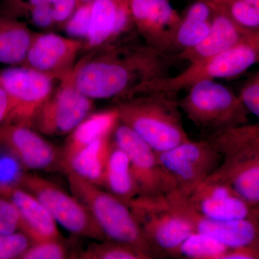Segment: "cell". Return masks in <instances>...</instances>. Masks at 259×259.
<instances>
[{"label":"cell","mask_w":259,"mask_h":259,"mask_svg":"<svg viewBox=\"0 0 259 259\" xmlns=\"http://www.w3.org/2000/svg\"><path fill=\"white\" fill-rule=\"evenodd\" d=\"M20 231V217L15 204L0 196V234Z\"/></svg>","instance_id":"cell-33"},{"label":"cell","mask_w":259,"mask_h":259,"mask_svg":"<svg viewBox=\"0 0 259 259\" xmlns=\"http://www.w3.org/2000/svg\"><path fill=\"white\" fill-rule=\"evenodd\" d=\"M158 161L175 181L177 190L188 197L218 169L223 160L221 151L207 139L188 141L157 153Z\"/></svg>","instance_id":"cell-8"},{"label":"cell","mask_w":259,"mask_h":259,"mask_svg":"<svg viewBox=\"0 0 259 259\" xmlns=\"http://www.w3.org/2000/svg\"><path fill=\"white\" fill-rule=\"evenodd\" d=\"M0 141L26 169L47 170L60 164L55 146L29 126L5 122L0 127Z\"/></svg>","instance_id":"cell-16"},{"label":"cell","mask_w":259,"mask_h":259,"mask_svg":"<svg viewBox=\"0 0 259 259\" xmlns=\"http://www.w3.org/2000/svg\"><path fill=\"white\" fill-rule=\"evenodd\" d=\"M134 28L148 47L168 54L182 17L168 0H129Z\"/></svg>","instance_id":"cell-14"},{"label":"cell","mask_w":259,"mask_h":259,"mask_svg":"<svg viewBox=\"0 0 259 259\" xmlns=\"http://www.w3.org/2000/svg\"><path fill=\"white\" fill-rule=\"evenodd\" d=\"M35 35L25 24L0 18V64L11 66L25 64Z\"/></svg>","instance_id":"cell-24"},{"label":"cell","mask_w":259,"mask_h":259,"mask_svg":"<svg viewBox=\"0 0 259 259\" xmlns=\"http://www.w3.org/2000/svg\"><path fill=\"white\" fill-rule=\"evenodd\" d=\"M79 256L82 259H149L131 245L109 240L90 245Z\"/></svg>","instance_id":"cell-28"},{"label":"cell","mask_w":259,"mask_h":259,"mask_svg":"<svg viewBox=\"0 0 259 259\" xmlns=\"http://www.w3.org/2000/svg\"><path fill=\"white\" fill-rule=\"evenodd\" d=\"M258 125H259V123H258Z\"/></svg>","instance_id":"cell-41"},{"label":"cell","mask_w":259,"mask_h":259,"mask_svg":"<svg viewBox=\"0 0 259 259\" xmlns=\"http://www.w3.org/2000/svg\"><path fill=\"white\" fill-rule=\"evenodd\" d=\"M228 249L216 240L194 232L181 245L176 258L219 259Z\"/></svg>","instance_id":"cell-27"},{"label":"cell","mask_w":259,"mask_h":259,"mask_svg":"<svg viewBox=\"0 0 259 259\" xmlns=\"http://www.w3.org/2000/svg\"><path fill=\"white\" fill-rule=\"evenodd\" d=\"M0 196L7 197L15 204L20 214V231L32 243L59 239L57 223L35 196L20 187L7 191Z\"/></svg>","instance_id":"cell-18"},{"label":"cell","mask_w":259,"mask_h":259,"mask_svg":"<svg viewBox=\"0 0 259 259\" xmlns=\"http://www.w3.org/2000/svg\"><path fill=\"white\" fill-rule=\"evenodd\" d=\"M54 0H29V3L31 5V8L40 6V5H51Z\"/></svg>","instance_id":"cell-39"},{"label":"cell","mask_w":259,"mask_h":259,"mask_svg":"<svg viewBox=\"0 0 259 259\" xmlns=\"http://www.w3.org/2000/svg\"><path fill=\"white\" fill-rule=\"evenodd\" d=\"M91 3L81 4L65 23V30L69 37L86 39L90 28Z\"/></svg>","instance_id":"cell-32"},{"label":"cell","mask_w":259,"mask_h":259,"mask_svg":"<svg viewBox=\"0 0 259 259\" xmlns=\"http://www.w3.org/2000/svg\"><path fill=\"white\" fill-rule=\"evenodd\" d=\"M119 121L115 107L90 114L68 136L61 153V166L63 168L83 148L97 140L111 136Z\"/></svg>","instance_id":"cell-20"},{"label":"cell","mask_w":259,"mask_h":259,"mask_svg":"<svg viewBox=\"0 0 259 259\" xmlns=\"http://www.w3.org/2000/svg\"><path fill=\"white\" fill-rule=\"evenodd\" d=\"M112 141L128 156L138 197L165 196L177 190L175 181L158 161L157 153L120 121L112 133Z\"/></svg>","instance_id":"cell-11"},{"label":"cell","mask_w":259,"mask_h":259,"mask_svg":"<svg viewBox=\"0 0 259 259\" xmlns=\"http://www.w3.org/2000/svg\"><path fill=\"white\" fill-rule=\"evenodd\" d=\"M212 5L214 14L207 36L196 47L177 54L179 59L187 61L189 65L202 62L224 52L250 33L237 25L222 10Z\"/></svg>","instance_id":"cell-19"},{"label":"cell","mask_w":259,"mask_h":259,"mask_svg":"<svg viewBox=\"0 0 259 259\" xmlns=\"http://www.w3.org/2000/svg\"><path fill=\"white\" fill-rule=\"evenodd\" d=\"M67 250L60 239L32 243L21 259H63L67 257Z\"/></svg>","instance_id":"cell-31"},{"label":"cell","mask_w":259,"mask_h":259,"mask_svg":"<svg viewBox=\"0 0 259 259\" xmlns=\"http://www.w3.org/2000/svg\"><path fill=\"white\" fill-rule=\"evenodd\" d=\"M98 49L70 71L76 88L91 100L131 97L141 85L167 76V54L144 46L121 42Z\"/></svg>","instance_id":"cell-1"},{"label":"cell","mask_w":259,"mask_h":259,"mask_svg":"<svg viewBox=\"0 0 259 259\" xmlns=\"http://www.w3.org/2000/svg\"><path fill=\"white\" fill-rule=\"evenodd\" d=\"M93 1V0H79L81 4H86V3H92Z\"/></svg>","instance_id":"cell-40"},{"label":"cell","mask_w":259,"mask_h":259,"mask_svg":"<svg viewBox=\"0 0 259 259\" xmlns=\"http://www.w3.org/2000/svg\"><path fill=\"white\" fill-rule=\"evenodd\" d=\"M69 72L59 79L60 84L34 120L42 134L69 135L93 111V100L76 88Z\"/></svg>","instance_id":"cell-12"},{"label":"cell","mask_w":259,"mask_h":259,"mask_svg":"<svg viewBox=\"0 0 259 259\" xmlns=\"http://www.w3.org/2000/svg\"><path fill=\"white\" fill-rule=\"evenodd\" d=\"M214 8L208 0H197L182 17L172 51L177 54L198 45L207 36L212 25Z\"/></svg>","instance_id":"cell-21"},{"label":"cell","mask_w":259,"mask_h":259,"mask_svg":"<svg viewBox=\"0 0 259 259\" xmlns=\"http://www.w3.org/2000/svg\"><path fill=\"white\" fill-rule=\"evenodd\" d=\"M127 205L156 258H176L181 245L194 232L185 218L168 203L166 195L136 197Z\"/></svg>","instance_id":"cell-7"},{"label":"cell","mask_w":259,"mask_h":259,"mask_svg":"<svg viewBox=\"0 0 259 259\" xmlns=\"http://www.w3.org/2000/svg\"><path fill=\"white\" fill-rule=\"evenodd\" d=\"M79 0H54L51 3L55 23H65L76 10Z\"/></svg>","instance_id":"cell-35"},{"label":"cell","mask_w":259,"mask_h":259,"mask_svg":"<svg viewBox=\"0 0 259 259\" xmlns=\"http://www.w3.org/2000/svg\"><path fill=\"white\" fill-rule=\"evenodd\" d=\"M112 136L102 138L78 151L63 167L83 180L101 187L109 155L111 151Z\"/></svg>","instance_id":"cell-22"},{"label":"cell","mask_w":259,"mask_h":259,"mask_svg":"<svg viewBox=\"0 0 259 259\" xmlns=\"http://www.w3.org/2000/svg\"><path fill=\"white\" fill-rule=\"evenodd\" d=\"M170 206L196 233L213 238L228 248L252 246L259 248V221L255 219L220 221L204 217L192 208L187 197L174 191L166 195Z\"/></svg>","instance_id":"cell-13"},{"label":"cell","mask_w":259,"mask_h":259,"mask_svg":"<svg viewBox=\"0 0 259 259\" xmlns=\"http://www.w3.org/2000/svg\"><path fill=\"white\" fill-rule=\"evenodd\" d=\"M71 193L88 209L107 240L131 245L156 258L128 205L103 188L67 172Z\"/></svg>","instance_id":"cell-4"},{"label":"cell","mask_w":259,"mask_h":259,"mask_svg":"<svg viewBox=\"0 0 259 259\" xmlns=\"http://www.w3.org/2000/svg\"><path fill=\"white\" fill-rule=\"evenodd\" d=\"M57 78L27 66L0 71V83L8 94L10 112L5 122L30 127L40 109L54 93Z\"/></svg>","instance_id":"cell-9"},{"label":"cell","mask_w":259,"mask_h":259,"mask_svg":"<svg viewBox=\"0 0 259 259\" xmlns=\"http://www.w3.org/2000/svg\"><path fill=\"white\" fill-rule=\"evenodd\" d=\"M10 112V103L8 94L0 83V127H2L7 120Z\"/></svg>","instance_id":"cell-38"},{"label":"cell","mask_w":259,"mask_h":259,"mask_svg":"<svg viewBox=\"0 0 259 259\" xmlns=\"http://www.w3.org/2000/svg\"><path fill=\"white\" fill-rule=\"evenodd\" d=\"M31 243L22 231L0 234V259L21 258Z\"/></svg>","instance_id":"cell-30"},{"label":"cell","mask_w":259,"mask_h":259,"mask_svg":"<svg viewBox=\"0 0 259 259\" xmlns=\"http://www.w3.org/2000/svg\"><path fill=\"white\" fill-rule=\"evenodd\" d=\"M20 187L31 193L51 213L56 222L77 236L107 241L87 207L73 195L50 181L25 174Z\"/></svg>","instance_id":"cell-10"},{"label":"cell","mask_w":259,"mask_h":259,"mask_svg":"<svg viewBox=\"0 0 259 259\" xmlns=\"http://www.w3.org/2000/svg\"><path fill=\"white\" fill-rule=\"evenodd\" d=\"M83 47L79 39L53 32L35 34L24 64L60 79L74 68Z\"/></svg>","instance_id":"cell-15"},{"label":"cell","mask_w":259,"mask_h":259,"mask_svg":"<svg viewBox=\"0 0 259 259\" xmlns=\"http://www.w3.org/2000/svg\"><path fill=\"white\" fill-rule=\"evenodd\" d=\"M122 0H93L86 47L98 50L112 45L117 12Z\"/></svg>","instance_id":"cell-25"},{"label":"cell","mask_w":259,"mask_h":259,"mask_svg":"<svg viewBox=\"0 0 259 259\" xmlns=\"http://www.w3.org/2000/svg\"><path fill=\"white\" fill-rule=\"evenodd\" d=\"M31 19L34 25L39 28H49L55 24L51 5H40L32 8Z\"/></svg>","instance_id":"cell-36"},{"label":"cell","mask_w":259,"mask_h":259,"mask_svg":"<svg viewBox=\"0 0 259 259\" xmlns=\"http://www.w3.org/2000/svg\"><path fill=\"white\" fill-rule=\"evenodd\" d=\"M119 120L134 131L156 153L188 141L176 96L141 94L119 100L115 107Z\"/></svg>","instance_id":"cell-3"},{"label":"cell","mask_w":259,"mask_h":259,"mask_svg":"<svg viewBox=\"0 0 259 259\" xmlns=\"http://www.w3.org/2000/svg\"><path fill=\"white\" fill-rule=\"evenodd\" d=\"M240 28L259 33V0H208Z\"/></svg>","instance_id":"cell-26"},{"label":"cell","mask_w":259,"mask_h":259,"mask_svg":"<svg viewBox=\"0 0 259 259\" xmlns=\"http://www.w3.org/2000/svg\"><path fill=\"white\" fill-rule=\"evenodd\" d=\"M219 259H259V248L244 246L228 248Z\"/></svg>","instance_id":"cell-37"},{"label":"cell","mask_w":259,"mask_h":259,"mask_svg":"<svg viewBox=\"0 0 259 259\" xmlns=\"http://www.w3.org/2000/svg\"><path fill=\"white\" fill-rule=\"evenodd\" d=\"M187 197L199 214L220 221L255 219L259 221V209L251 207L226 185L204 182Z\"/></svg>","instance_id":"cell-17"},{"label":"cell","mask_w":259,"mask_h":259,"mask_svg":"<svg viewBox=\"0 0 259 259\" xmlns=\"http://www.w3.org/2000/svg\"><path fill=\"white\" fill-rule=\"evenodd\" d=\"M238 96L248 112L259 119V72L245 81Z\"/></svg>","instance_id":"cell-34"},{"label":"cell","mask_w":259,"mask_h":259,"mask_svg":"<svg viewBox=\"0 0 259 259\" xmlns=\"http://www.w3.org/2000/svg\"><path fill=\"white\" fill-rule=\"evenodd\" d=\"M222 154L221 165L205 182L226 185L259 209V125L245 124L210 133Z\"/></svg>","instance_id":"cell-2"},{"label":"cell","mask_w":259,"mask_h":259,"mask_svg":"<svg viewBox=\"0 0 259 259\" xmlns=\"http://www.w3.org/2000/svg\"><path fill=\"white\" fill-rule=\"evenodd\" d=\"M259 63V33L250 32L244 39L218 55L189 65L174 76H167L145 83L135 95L160 93L177 96L194 83L203 80L231 79Z\"/></svg>","instance_id":"cell-5"},{"label":"cell","mask_w":259,"mask_h":259,"mask_svg":"<svg viewBox=\"0 0 259 259\" xmlns=\"http://www.w3.org/2000/svg\"><path fill=\"white\" fill-rule=\"evenodd\" d=\"M24 167L14 155L0 156V195L15 187H20Z\"/></svg>","instance_id":"cell-29"},{"label":"cell","mask_w":259,"mask_h":259,"mask_svg":"<svg viewBox=\"0 0 259 259\" xmlns=\"http://www.w3.org/2000/svg\"><path fill=\"white\" fill-rule=\"evenodd\" d=\"M101 187L127 204L138 197L128 156L113 141Z\"/></svg>","instance_id":"cell-23"},{"label":"cell","mask_w":259,"mask_h":259,"mask_svg":"<svg viewBox=\"0 0 259 259\" xmlns=\"http://www.w3.org/2000/svg\"><path fill=\"white\" fill-rule=\"evenodd\" d=\"M179 105L194 125L210 133L248 123V112L239 96L215 80L194 83Z\"/></svg>","instance_id":"cell-6"}]
</instances>
